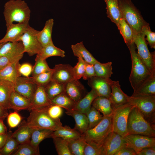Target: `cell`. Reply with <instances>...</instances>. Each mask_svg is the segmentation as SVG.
<instances>
[{"instance_id": "cell-36", "label": "cell", "mask_w": 155, "mask_h": 155, "mask_svg": "<svg viewBox=\"0 0 155 155\" xmlns=\"http://www.w3.org/2000/svg\"><path fill=\"white\" fill-rule=\"evenodd\" d=\"M94 66L95 76L107 79L110 78L113 74L111 62L101 63L97 61L94 65Z\"/></svg>"}, {"instance_id": "cell-19", "label": "cell", "mask_w": 155, "mask_h": 155, "mask_svg": "<svg viewBox=\"0 0 155 155\" xmlns=\"http://www.w3.org/2000/svg\"><path fill=\"white\" fill-rule=\"evenodd\" d=\"M64 92L75 102L84 96V87L78 80L73 79L64 84Z\"/></svg>"}, {"instance_id": "cell-46", "label": "cell", "mask_w": 155, "mask_h": 155, "mask_svg": "<svg viewBox=\"0 0 155 155\" xmlns=\"http://www.w3.org/2000/svg\"><path fill=\"white\" fill-rule=\"evenodd\" d=\"M145 36L146 40L151 48H155V33L152 32L150 29L149 24L144 26L141 32Z\"/></svg>"}, {"instance_id": "cell-7", "label": "cell", "mask_w": 155, "mask_h": 155, "mask_svg": "<svg viewBox=\"0 0 155 155\" xmlns=\"http://www.w3.org/2000/svg\"><path fill=\"white\" fill-rule=\"evenodd\" d=\"M128 103L137 108L145 119L155 128V95L128 96Z\"/></svg>"}, {"instance_id": "cell-4", "label": "cell", "mask_w": 155, "mask_h": 155, "mask_svg": "<svg viewBox=\"0 0 155 155\" xmlns=\"http://www.w3.org/2000/svg\"><path fill=\"white\" fill-rule=\"evenodd\" d=\"M118 4L122 18L134 32H141L142 27L149 24L144 19L131 0H119Z\"/></svg>"}, {"instance_id": "cell-30", "label": "cell", "mask_w": 155, "mask_h": 155, "mask_svg": "<svg viewBox=\"0 0 155 155\" xmlns=\"http://www.w3.org/2000/svg\"><path fill=\"white\" fill-rule=\"evenodd\" d=\"M118 1L104 0L106 5L107 16L116 26L122 18L119 6Z\"/></svg>"}, {"instance_id": "cell-45", "label": "cell", "mask_w": 155, "mask_h": 155, "mask_svg": "<svg viewBox=\"0 0 155 155\" xmlns=\"http://www.w3.org/2000/svg\"><path fill=\"white\" fill-rule=\"evenodd\" d=\"M53 69L32 76L33 80L38 86L44 87L51 80Z\"/></svg>"}, {"instance_id": "cell-26", "label": "cell", "mask_w": 155, "mask_h": 155, "mask_svg": "<svg viewBox=\"0 0 155 155\" xmlns=\"http://www.w3.org/2000/svg\"><path fill=\"white\" fill-rule=\"evenodd\" d=\"M98 96L95 92L91 89L90 92L76 102L73 109L87 114L91 108L93 101Z\"/></svg>"}, {"instance_id": "cell-40", "label": "cell", "mask_w": 155, "mask_h": 155, "mask_svg": "<svg viewBox=\"0 0 155 155\" xmlns=\"http://www.w3.org/2000/svg\"><path fill=\"white\" fill-rule=\"evenodd\" d=\"M13 155H39V148L32 146L30 142L19 144Z\"/></svg>"}, {"instance_id": "cell-49", "label": "cell", "mask_w": 155, "mask_h": 155, "mask_svg": "<svg viewBox=\"0 0 155 155\" xmlns=\"http://www.w3.org/2000/svg\"><path fill=\"white\" fill-rule=\"evenodd\" d=\"M7 117L8 125L11 128L17 126L22 119V117L18 113V111H16L8 114Z\"/></svg>"}, {"instance_id": "cell-21", "label": "cell", "mask_w": 155, "mask_h": 155, "mask_svg": "<svg viewBox=\"0 0 155 155\" xmlns=\"http://www.w3.org/2000/svg\"><path fill=\"white\" fill-rule=\"evenodd\" d=\"M20 60H15L0 70V80L8 81L15 83L18 77L21 76L18 71Z\"/></svg>"}, {"instance_id": "cell-57", "label": "cell", "mask_w": 155, "mask_h": 155, "mask_svg": "<svg viewBox=\"0 0 155 155\" xmlns=\"http://www.w3.org/2000/svg\"><path fill=\"white\" fill-rule=\"evenodd\" d=\"M8 114L7 110L0 106V120H3Z\"/></svg>"}, {"instance_id": "cell-2", "label": "cell", "mask_w": 155, "mask_h": 155, "mask_svg": "<svg viewBox=\"0 0 155 155\" xmlns=\"http://www.w3.org/2000/svg\"><path fill=\"white\" fill-rule=\"evenodd\" d=\"M130 53L132 67L129 81L133 91L152 75L137 55L133 43L127 46Z\"/></svg>"}, {"instance_id": "cell-16", "label": "cell", "mask_w": 155, "mask_h": 155, "mask_svg": "<svg viewBox=\"0 0 155 155\" xmlns=\"http://www.w3.org/2000/svg\"><path fill=\"white\" fill-rule=\"evenodd\" d=\"M108 81L111 89L109 99L114 108L128 103V96L122 90L118 81L112 80L110 78Z\"/></svg>"}, {"instance_id": "cell-32", "label": "cell", "mask_w": 155, "mask_h": 155, "mask_svg": "<svg viewBox=\"0 0 155 155\" xmlns=\"http://www.w3.org/2000/svg\"><path fill=\"white\" fill-rule=\"evenodd\" d=\"M82 134L74 128L72 129L69 126H63L53 131L51 138L59 137L66 140L76 139L80 138Z\"/></svg>"}, {"instance_id": "cell-14", "label": "cell", "mask_w": 155, "mask_h": 155, "mask_svg": "<svg viewBox=\"0 0 155 155\" xmlns=\"http://www.w3.org/2000/svg\"><path fill=\"white\" fill-rule=\"evenodd\" d=\"M53 69L51 80L64 84L74 79L73 67L69 64H57Z\"/></svg>"}, {"instance_id": "cell-15", "label": "cell", "mask_w": 155, "mask_h": 155, "mask_svg": "<svg viewBox=\"0 0 155 155\" xmlns=\"http://www.w3.org/2000/svg\"><path fill=\"white\" fill-rule=\"evenodd\" d=\"M108 79L94 76L88 80V83L91 89L95 92L98 96L109 98L111 95V89Z\"/></svg>"}, {"instance_id": "cell-47", "label": "cell", "mask_w": 155, "mask_h": 155, "mask_svg": "<svg viewBox=\"0 0 155 155\" xmlns=\"http://www.w3.org/2000/svg\"><path fill=\"white\" fill-rule=\"evenodd\" d=\"M78 62L73 67L74 78L77 80L82 77L85 72L86 64V62L82 58L78 57Z\"/></svg>"}, {"instance_id": "cell-59", "label": "cell", "mask_w": 155, "mask_h": 155, "mask_svg": "<svg viewBox=\"0 0 155 155\" xmlns=\"http://www.w3.org/2000/svg\"><path fill=\"white\" fill-rule=\"evenodd\" d=\"M4 43H0V49L1 48V47L2 46L3 44Z\"/></svg>"}, {"instance_id": "cell-29", "label": "cell", "mask_w": 155, "mask_h": 155, "mask_svg": "<svg viewBox=\"0 0 155 155\" xmlns=\"http://www.w3.org/2000/svg\"><path fill=\"white\" fill-rule=\"evenodd\" d=\"M92 106L101 112L103 116L112 114L113 108L109 98L102 96H98L93 101Z\"/></svg>"}, {"instance_id": "cell-12", "label": "cell", "mask_w": 155, "mask_h": 155, "mask_svg": "<svg viewBox=\"0 0 155 155\" xmlns=\"http://www.w3.org/2000/svg\"><path fill=\"white\" fill-rule=\"evenodd\" d=\"M124 139L127 146L133 149L136 153L142 149L155 146V138L139 134H129Z\"/></svg>"}, {"instance_id": "cell-41", "label": "cell", "mask_w": 155, "mask_h": 155, "mask_svg": "<svg viewBox=\"0 0 155 155\" xmlns=\"http://www.w3.org/2000/svg\"><path fill=\"white\" fill-rule=\"evenodd\" d=\"M52 138L59 155H72L67 140L59 137Z\"/></svg>"}, {"instance_id": "cell-54", "label": "cell", "mask_w": 155, "mask_h": 155, "mask_svg": "<svg viewBox=\"0 0 155 155\" xmlns=\"http://www.w3.org/2000/svg\"><path fill=\"white\" fill-rule=\"evenodd\" d=\"M114 155H137V154L133 149L126 146L120 149Z\"/></svg>"}, {"instance_id": "cell-8", "label": "cell", "mask_w": 155, "mask_h": 155, "mask_svg": "<svg viewBox=\"0 0 155 155\" xmlns=\"http://www.w3.org/2000/svg\"><path fill=\"white\" fill-rule=\"evenodd\" d=\"M133 42L137 49L138 55L152 75H155V52L150 53L148 47L145 36L141 32H134Z\"/></svg>"}, {"instance_id": "cell-42", "label": "cell", "mask_w": 155, "mask_h": 155, "mask_svg": "<svg viewBox=\"0 0 155 155\" xmlns=\"http://www.w3.org/2000/svg\"><path fill=\"white\" fill-rule=\"evenodd\" d=\"M35 61V64L32 68V76L52 69L48 65L46 60L43 59L37 54Z\"/></svg>"}, {"instance_id": "cell-33", "label": "cell", "mask_w": 155, "mask_h": 155, "mask_svg": "<svg viewBox=\"0 0 155 155\" xmlns=\"http://www.w3.org/2000/svg\"><path fill=\"white\" fill-rule=\"evenodd\" d=\"M117 26L127 46L134 43L133 30L123 18L120 20Z\"/></svg>"}, {"instance_id": "cell-52", "label": "cell", "mask_w": 155, "mask_h": 155, "mask_svg": "<svg viewBox=\"0 0 155 155\" xmlns=\"http://www.w3.org/2000/svg\"><path fill=\"white\" fill-rule=\"evenodd\" d=\"M33 67L32 65L27 63L20 64L18 71L21 75L25 77H29L32 73Z\"/></svg>"}, {"instance_id": "cell-6", "label": "cell", "mask_w": 155, "mask_h": 155, "mask_svg": "<svg viewBox=\"0 0 155 155\" xmlns=\"http://www.w3.org/2000/svg\"><path fill=\"white\" fill-rule=\"evenodd\" d=\"M128 135L139 134L155 137V129L145 119L139 110L133 106L128 117Z\"/></svg>"}, {"instance_id": "cell-35", "label": "cell", "mask_w": 155, "mask_h": 155, "mask_svg": "<svg viewBox=\"0 0 155 155\" xmlns=\"http://www.w3.org/2000/svg\"><path fill=\"white\" fill-rule=\"evenodd\" d=\"M37 55L43 59L45 60L52 56H57L62 57L65 56V51L56 46L53 43L42 47Z\"/></svg>"}, {"instance_id": "cell-50", "label": "cell", "mask_w": 155, "mask_h": 155, "mask_svg": "<svg viewBox=\"0 0 155 155\" xmlns=\"http://www.w3.org/2000/svg\"><path fill=\"white\" fill-rule=\"evenodd\" d=\"M61 107L55 104H52L47 109V112L49 116L53 119H59L63 113Z\"/></svg>"}, {"instance_id": "cell-13", "label": "cell", "mask_w": 155, "mask_h": 155, "mask_svg": "<svg viewBox=\"0 0 155 155\" xmlns=\"http://www.w3.org/2000/svg\"><path fill=\"white\" fill-rule=\"evenodd\" d=\"M14 84V91L30 101L37 86L32 77L19 76Z\"/></svg>"}, {"instance_id": "cell-22", "label": "cell", "mask_w": 155, "mask_h": 155, "mask_svg": "<svg viewBox=\"0 0 155 155\" xmlns=\"http://www.w3.org/2000/svg\"><path fill=\"white\" fill-rule=\"evenodd\" d=\"M31 105L30 100L14 91L11 94L9 101V108L16 111L28 109Z\"/></svg>"}, {"instance_id": "cell-48", "label": "cell", "mask_w": 155, "mask_h": 155, "mask_svg": "<svg viewBox=\"0 0 155 155\" xmlns=\"http://www.w3.org/2000/svg\"><path fill=\"white\" fill-rule=\"evenodd\" d=\"M83 155H103L102 147L86 142L84 150Z\"/></svg>"}, {"instance_id": "cell-17", "label": "cell", "mask_w": 155, "mask_h": 155, "mask_svg": "<svg viewBox=\"0 0 155 155\" xmlns=\"http://www.w3.org/2000/svg\"><path fill=\"white\" fill-rule=\"evenodd\" d=\"M29 110L39 109L48 107L51 105V100L48 98L44 87L37 86L30 100Z\"/></svg>"}, {"instance_id": "cell-58", "label": "cell", "mask_w": 155, "mask_h": 155, "mask_svg": "<svg viewBox=\"0 0 155 155\" xmlns=\"http://www.w3.org/2000/svg\"><path fill=\"white\" fill-rule=\"evenodd\" d=\"M3 121V120H0V134L7 133V128L4 124Z\"/></svg>"}, {"instance_id": "cell-43", "label": "cell", "mask_w": 155, "mask_h": 155, "mask_svg": "<svg viewBox=\"0 0 155 155\" xmlns=\"http://www.w3.org/2000/svg\"><path fill=\"white\" fill-rule=\"evenodd\" d=\"M19 144L9 133L3 146L0 149L1 155H10L17 148Z\"/></svg>"}, {"instance_id": "cell-5", "label": "cell", "mask_w": 155, "mask_h": 155, "mask_svg": "<svg viewBox=\"0 0 155 155\" xmlns=\"http://www.w3.org/2000/svg\"><path fill=\"white\" fill-rule=\"evenodd\" d=\"M113 114L103 116L99 123L82 134L87 143L102 147L106 138L113 131Z\"/></svg>"}, {"instance_id": "cell-56", "label": "cell", "mask_w": 155, "mask_h": 155, "mask_svg": "<svg viewBox=\"0 0 155 155\" xmlns=\"http://www.w3.org/2000/svg\"><path fill=\"white\" fill-rule=\"evenodd\" d=\"M9 133H7L4 134H0V149L5 145L8 137Z\"/></svg>"}, {"instance_id": "cell-23", "label": "cell", "mask_w": 155, "mask_h": 155, "mask_svg": "<svg viewBox=\"0 0 155 155\" xmlns=\"http://www.w3.org/2000/svg\"><path fill=\"white\" fill-rule=\"evenodd\" d=\"M65 113L74 118L75 122L74 128L80 133L84 134L88 129V122L86 114L73 109L67 110Z\"/></svg>"}, {"instance_id": "cell-44", "label": "cell", "mask_w": 155, "mask_h": 155, "mask_svg": "<svg viewBox=\"0 0 155 155\" xmlns=\"http://www.w3.org/2000/svg\"><path fill=\"white\" fill-rule=\"evenodd\" d=\"M86 115L88 122V129L95 127L100 122L103 117L100 112L92 106Z\"/></svg>"}, {"instance_id": "cell-39", "label": "cell", "mask_w": 155, "mask_h": 155, "mask_svg": "<svg viewBox=\"0 0 155 155\" xmlns=\"http://www.w3.org/2000/svg\"><path fill=\"white\" fill-rule=\"evenodd\" d=\"M44 87L46 94L50 100L64 92V84L52 80Z\"/></svg>"}, {"instance_id": "cell-60", "label": "cell", "mask_w": 155, "mask_h": 155, "mask_svg": "<svg viewBox=\"0 0 155 155\" xmlns=\"http://www.w3.org/2000/svg\"><path fill=\"white\" fill-rule=\"evenodd\" d=\"M0 155H1V154H0Z\"/></svg>"}, {"instance_id": "cell-31", "label": "cell", "mask_w": 155, "mask_h": 155, "mask_svg": "<svg viewBox=\"0 0 155 155\" xmlns=\"http://www.w3.org/2000/svg\"><path fill=\"white\" fill-rule=\"evenodd\" d=\"M33 129L30 128L24 123L22 124L11 136L19 144L30 142Z\"/></svg>"}, {"instance_id": "cell-20", "label": "cell", "mask_w": 155, "mask_h": 155, "mask_svg": "<svg viewBox=\"0 0 155 155\" xmlns=\"http://www.w3.org/2000/svg\"><path fill=\"white\" fill-rule=\"evenodd\" d=\"M14 84L11 82L0 80V106L9 109V101L11 93L14 91Z\"/></svg>"}, {"instance_id": "cell-24", "label": "cell", "mask_w": 155, "mask_h": 155, "mask_svg": "<svg viewBox=\"0 0 155 155\" xmlns=\"http://www.w3.org/2000/svg\"><path fill=\"white\" fill-rule=\"evenodd\" d=\"M24 48L21 41L5 43L0 49V57L4 56H18L24 55Z\"/></svg>"}, {"instance_id": "cell-3", "label": "cell", "mask_w": 155, "mask_h": 155, "mask_svg": "<svg viewBox=\"0 0 155 155\" xmlns=\"http://www.w3.org/2000/svg\"><path fill=\"white\" fill-rule=\"evenodd\" d=\"M48 107L31 109L26 121L24 122L25 124L32 129H47L53 131L62 126L59 119H53L48 115Z\"/></svg>"}, {"instance_id": "cell-55", "label": "cell", "mask_w": 155, "mask_h": 155, "mask_svg": "<svg viewBox=\"0 0 155 155\" xmlns=\"http://www.w3.org/2000/svg\"><path fill=\"white\" fill-rule=\"evenodd\" d=\"M136 154L137 155H155V146L144 148Z\"/></svg>"}, {"instance_id": "cell-53", "label": "cell", "mask_w": 155, "mask_h": 155, "mask_svg": "<svg viewBox=\"0 0 155 155\" xmlns=\"http://www.w3.org/2000/svg\"><path fill=\"white\" fill-rule=\"evenodd\" d=\"M95 72L94 65L86 62L85 71L82 78L84 80L95 76Z\"/></svg>"}, {"instance_id": "cell-11", "label": "cell", "mask_w": 155, "mask_h": 155, "mask_svg": "<svg viewBox=\"0 0 155 155\" xmlns=\"http://www.w3.org/2000/svg\"><path fill=\"white\" fill-rule=\"evenodd\" d=\"M127 146L124 137L112 131L107 136L102 146L103 155H114L123 147Z\"/></svg>"}, {"instance_id": "cell-28", "label": "cell", "mask_w": 155, "mask_h": 155, "mask_svg": "<svg viewBox=\"0 0 155 155\" xmlns=\"http://www.w3.org/2000/svg\"><path fill=\"white\" fill-rule=\"evenodd\" d=\"M71 47L74 55L82 58L86 63L94 65L97 61L86 49L82 41L72 44Z\"/></svg>"}, {"instance_id": "cell-37", "label": "cell", "mask_w": 155, "mask_h": 155, "mask_svg": "<svg viewBox=\"0 0 155 155\" xmlns=\"http://www.w3.org/2000/svg\"><path fill=\"white\" fill-rule=\"evenodd\" d=\"M51 102L52 104L58 105L65 108L66 111L73 109L76 103L64 92L51 100Z\"/></svg>"}, {"instance_id": "cell-34", "label": "cell", "mask_w": 155, "mask_h": 155, "mask_svg": "<svg viewBox=\"0 0 155 155\" xmlns=\"http://www.w3.org/2000/svg\"><path fill=\"white\" fill-rule=\"evenodd\" d=\"M53 131L47 129H33L30 141V144L34 147L39 148L40 143L44 139L51 138Z\"/></svg>"}, {"instance_id": "cell-10", "label": "cell", "mask_w": 155, "mask_h": 155, "mask_svg": "<svg viewBox=\"0 0 155 155\" xmlns=\"http://www.w3.org/2000/svg\"><path fill=\"white\" fill-rule=\"evenodd\" d=\"M39 31L29 25L19 40L23 44L24 53H27L30 56L38 54L42 48L38 39Z\"/></svg>"}, {"instance_id": "cell-38", "label": "cell", "mask_w": 155, "mask_h": 155, "mask_svg": "<svg viewBox=\"0 0 155 155\" xmlns=\"http://www.w3.org/2000/svg\"><path fill=\"white\" fill-rule=\"evenodd\" d=\"M72 155H83V151L86 142L82 134L80 138L67 140Z\"/></svg>"}, {"instance_id": "cell-27", "label": "cell", "mask_w": 155, "mask_h": 155, "mask_svg": "<svg viewBox=\"0 0 155 155\" xmlns=\"http://www.w3.org/2000/svg\"><path fill=\"white\" fill-rule=\"evenodd\" d=\"M54 24V20L49 19L46 22L43 29L39 31L38 39L42 47L53 43L52 34Z\"/></svg>"}, {"instance_id": "cell-25", "label": "cell", "mask_w": 155, "mask_h": 155, "mask_svg": "<svg viewBox=\"0 0 155 155\" xmlns=\"http://www.w3.org/2000/svg\"><path fill=\"white\" fill-rule=\"evenodd\" d=\"M155 95V75H152L145 80L135 90L131 96Z\"/></svg>"}, {"instance_id": "cell-9", "label": "cell", "mask_w": 155, "mask_h": 155, "mask_svg": "<svg viewBox=\"0 0 155 155\" xmlns=\"http://www.w3.org/2000/svg\"><path fill=\"white\" fill-rule=\"evenodd\" d=\"M133 107L127 103L114 108L112 117L113 131L123 137L128 135V118Z\"/></svg>"}, {"instance_id": "cell-51", "label": "cell", "mask_w": 155, "mask_h": 155, "mask_svg": "<svg viewBox=\"0 0 155 155\" xmlns=\"http://www.w3.org/2000/svg\"><path fill=\"white\" fill-rule=\"evenodd\" d=\"M23 55L18 56H4L0 57V70L18 59L20 60Z\"/></svg>"}, {"instance_id": "cell-1", "label": "cell", "mask_w": 155, "mask_h": 155, "mask_svg": "<svg viewBox=\"0 0 155 155\" xmlns=\"http://www.w3.org/2000/svg\"><path fill=\"white\" fill-rule=\"evenodd\" d=\"M31 11L24 0H10L4 5L3 12L7 29L14 24L29 22Z\"/></svg>"}, {"instance_id": "cell-18", "label": "cell", "mask_w": 155, "mask_h": 155, "mask_svg": "<svg viewBox=\"0 0 155 155\" xmlns=\"http://www.w3.org/2000/svg\"><path fill=\"white\" fill-rule=\"evenodd\" d=\"M29 25V22L13 24L7 29L5 36L0 40V43L19 41Z\"/></svg>"}]
</instances>
